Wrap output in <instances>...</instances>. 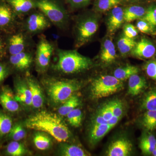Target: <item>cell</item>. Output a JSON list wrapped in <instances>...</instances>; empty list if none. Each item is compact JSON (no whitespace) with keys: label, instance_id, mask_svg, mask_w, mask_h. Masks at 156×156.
Returning <instances> with one entry per match:
<instances>
[{"label":"cell","instance_id":"1","mask_svg":"<svg viewBox=\"0 0 156 156\" xmlns=\"http://www.w3.org/2000/svg\"><path fill=\"white\" fill-rule=\"evenodd\" d=\"M25 125L29 129L47 133L58 142H66L70 137V131L64 121L50 112L37 113L27 119Z\"/></svg>","mask_w":156,"mask_h":156},{"label":"cell","instance_id":"2","mask_svg":"<svg viewBox=\"0 0 156 156\" xmlns=\"http://www.w3.org/2000/svg\"><path fill=\"white\" fill-rule=\"evenodd\" d=\"M58 61L53 66L57 71L65 74H74L88 69L92 65L88 57L76 50H58Z\"/></svg>","mask_w":156,"mask_h":156},{"label":"cell","instance_id":"3","mask_svg":"<svg viewBox=\"0 0 156 156\" xmlns=\"http://www.w3.org/2000/svg\"><path fill=\"white\" fill-rule=\"evenodd\" d=\"M47 94L52 102L61 104L80 88V84L76 81L48 78L44 80Z\"/></svg>","mask_w":156,"mask_h":156},{"label":"cell","instance_id":"4","mask_svg":"<svg viewBox=\"0 0 156 156\" xmlns=\"http://www.w3.org/2000/svg\"><path fill=\"white\" fill-rule=\"evenodd\" d=\"M123 87L122 81L114 76H100L92 82L90 89L91 97L94 99L108 97L119 92Z\"/></svg>","mask_w":156,"mask_h":156},{"label":"cell","instance_id":"5","mask_svg":"<svg viewBox=\"0 0 156 156\" xmlns=\"http://www.w3.org/2000/svg\"><path fill=\"white\" fill-rule=\"evenodd\" d=\"M36 7L50 22L58 27L62 26L67 20V14L63 9L51 0H38Z\"/></svg>","mask_w":156,"mask_h":156},{"label":"cell","instance_id":"6","mask_svg":"<svg viewBox=\"0 0 156 156\" xmlns=\"http://www.w3.org/2000/svg\"><path fill=\"white\" fill-rule=\"evenodd\" d=\"M98 23L96 19L89 17L83 20L77 27V42L79 46L83 45L97 32Z\"/></svg>","mask_w":156,"mask_h":156},{"label":"cell","instance_id":"7","mask_svg":"<svg viewBox=\"0 0 156 156\" xmlns=\"http://www.w3.org/2000/svg\"><path fill=\"white\" fill-rule=\"evenodd\" d=\"M53 51V45L46 39H41L39 42L37 48L36 62L37 67L41 71H44L49 66Z\"/></svg>","mask_w":156,"mask_h":156},{"label":"cell","instance_id":"8","mask_svg":"<svg viewBox=\"0 0 156 156\" xmlns=\"http://www.w3.org/2000/svg\"><path fill=\"white\" fill-rule=\"evenodd\" d=\"M132 144L130 140L121 138L113 141L108 148L107 155L108 156H127L131 154Z\"/></svg>","mask_w":156,"mask_h":156},{"label":"cell","instance_id":"9","mask_svg":"<svg viewBox=\"0 0 156 156\" xmlns=\"http://www.w3.org/2000/svg\"><path fill=\"white\" fill-rule=\"evenodd\" d=\"M49 21L50 20L43 13H34L30 15L27 20V29L31 33L39 32L50 27Z\"/></svg>","mask_w":156,"mask_h":156},{"label":"cell","instance_id":"10","mask_svg":"<svg viewBox=\"0 0 156 156\" xmlns=\"http://www.w3.org/2000/svg\"><path fill=\"white\" fill-rule=\"evenodd\" d=\"M26 81L31 91L32 106L34 108H41L44 103V96L41 88L37 82L29 74H27Z\"/></svg>","mask_w":156,"mask_h":156},{"label":"cell","instance_id":"11","mask_svg":"<svg viewBox=\"0 0 156 156\" xmlns=\"http://www.w3.org/2000/svg\"><path fill=\"white\" fill-rule=\"evenodd\" d=\"M156 48L151 42L145 38H142L131 51L132 55L140 58H149L154 55Z\"/></svg>","mask_w":156,"mask_h":156},{"label":"cell","instance_id":"12","mask_svg":"<svg viewBox=\"0 0 156 156\" xmlns=\"http://www.w3.org/2000/svg\"><path fill=\"white\" fill-rule=\"evenodd\" d=\"M15 97L18 102L26 106H32L31 91L26 80L25 81L20 80L17 82Z\"/></svg>","mask_w":156,"mask_h":156},{"label":"cell","instance_id":"13","mask_svg":"<svg viewBox=\"0 0 156 156\" xmlns=\"http://www.w3.org/2000/svg\"><path fill=\"white\" fill-rule=\"evenodd\" d=\"M0 103L6 110L12 112L19 110V105L15 99V95L11 89L5 88L0 95Z\"/></svg>","mask_w":156,"mask_h":156},{"label":"cell","instance_id":"14","mask_svg":"<svg viewBox=\"0 0 156 156\" xmlns=\"http://www.w3.org/2000/svg\"><path fill=\"white\" fill-rule=\"evenodd\" d=\"M124 10L121 7L116 6L112 9L108 21V29L110 33H113L124 22Z\"/></svg>","mask_w":156,"mask_h":156},{"label":"cell","instance_id":"15","mask_svg":"<svg viewBox=\"0 0 156 156\" xmlns=\"http://www.w3.org/2000/svg\"><path fill=\"white\" fill-rule=\"evenodd\" d=\"M112 129L108 123L92 125L89 130V140L91 144L94 145L99 142Z\"/></svg>","mask_w":156,"mask_h":156},{"label":"cell","instance_id":"16","mask_svg":"<svg viewBox=\"0 0 156 156\" xmlns=\"http://www.w3.org/2000/svg\"><path fill=\"white\" fill-rule=\"evenodd\" d=\"M128 79V92L131 96L139 95L146 87L147 82L145 79L137 74L133 75Z\"/></svg>","mask_w":156,"mask_h":156},{"label":"cell","instance_id":"17","mask_svg":"<svg viewBox=\"0 0 156 156\" xmlns=\"http://www.w3.org/2000/svg\"><path fill=\"white\" fill-rule=\"evenodd\" d=\"M10 60L14 67L20 70H24L30 67L33 58L30 54L23 51L15 55H11Z\"/></svg>","mask_w":156,"mask_h":156},{"label":"cell","instance_id":"18","mask_svg":"<svg viewBox=\"0 0 156 156\" xmlns=\"http://www.w3.org/2000/svg\"><path fill=\"white\" fill-rule=\"evenodd\" d=\"M101 61L106 64L111 63L116 58V52L112 41L106 39L104 42L100 56Z\"/></svg>","mask_w":156,"mask_h":156},{"label":"cell","instance_id":"19","mask_svg":"<svg viewBox=\"0 0 156 156\" xmlns=\"http://www.w3.org/2000/svg\"><path fill=\"white\" fill-rule=\"evenodd\" d=\"M9 51L11 55H15L24 51L25 41L21 34H16L9 40Z\"/></svg>","mask_w":156,"mask_h":156},{"label":"cell","instance_id":"20","mask_svg":"<svg viewBox=\"0 0 156 156\" xmlns=\"http://www.w3.org/2000/svg\"><path fill=\"white\" fill-rule=\"evenodd\" d=\"M145 9L139 6H131L124 10V20L130 23L137 19L142 18L145 15Z\"/></svg>","mask_w":156,"mask_h":156},{"label":"cell","instance_id":"21","mask_svg":"<svg viewBox=\"0 0 156 156\" xmlns=\"http://www.w3.org/2000/svg\"><path fill=\"white\" fill-rule=\"evenodd\" d=\"M33 141L37 148L41 151L47 150L52 144L50 135L42 131H38L34 134Z\"/></svg>","mask_w":156,"mask_h":156},{"label":"cell","instance_id":"22","mask_svg":"<svg viewBox=\"0 0 156 156\" xmlns=\"http://www.w3.org/2000/svg\"><path fill=\"white\" fill-rule=\"evenodd\" d=\"M156 145V139L153 134H145L140 140V148L142 153L147 155L152 154Z\"/></svg>","mask_w":156,"mask_h":156},{"label":"cell","instance_id":"23","mask_svg":"<svg viewBox=\"0 0 156 156\" xmlns=\"http://www.w3.org/2000/svg\"><path fill=\"white\" fill-rule=\"evenodd\" d=\"M80 104V98L77 95H73L62 103L58 109V113L61 116H66Z\"/></svg>","mask_w":156,"mask_h":156},{"label":"cell","instance_id":"24","mask_svg":"<svg viewBox=\"0 0 156 156\" xmlns=\"http://www.w3.org/2000/svg\"><path fill=\"white\" fill-rule=\"evenodd\" d=\"M13 9L17 13H27L36 7V3L33 0H9Z\"/></svg>","mask_w":156,"mask_h":156},{"label":"cell","instance_id":"25","mask_svg":"<svg viewBox=\"0 0 156 156\" xmlns=\"http://www.w3.org/2000/svg\"><path fill=\"white\" fill-rule=\"evenodd\" d=\"M139 69L134 66L127 65L115 70L114 76L121 81L129 79L131 76L138 73Z\"/></svg>","mask_w":156,"mask_h":156},{"label":"cell","instance_id":"26","mask_svg":"<svg viewBox=\"0 0 156 156\" xmlns=\"http://www.w3.org/2000/svg\"><path fill=\"white\" fill-rule=\"evenodd\" d=\"M60 154L63 156H87L89 154L83 148L74 145L63 144L60 149Z\"/></svg>","mask_w":156,"mask_h":156},{"label":"cell","instance_id":"27","mask_svg":"<svg viewBox=\"0 0 156 156\" xmlns=\"http://www.w3.org/2000/svg\"><path fill=\"white\" fill-rule=\"evenodd\" d=\"M140 107L144 110H156V89L151 90L146 94Z\"/></svg>","mask_w":156,"mask_h":156},{"label":"cell","instance_id":"28","mask_svg":"<svg viewBox=\"0 0 156 156\" xmlns=\"http://www.w3.org/2000/svg\"><path fill=\"white\" fill-rule=\"evenodd\" d=\"M136 44L134 39L130 38L128 37H121L117 43L118 48L122 55H126L133 50Z\"/></svg>","mask_w":156,"mask_h":156},{"label":"cell","instance_id":"29","mask_svg":"<svg viewBox=\"0 0 156 156\" xmlns=\"http://www.w3.org/2000/svg\"><path fill=\"white\" fill-rule=\"evenodd\" d=\"M143 126L146 130L153 131L156 129V110L147 111L142 120Z\"/></svg>","mask_w":156,"mask_h":156},{"label":"cell","instance_id":"30","mask_svg":"<svg viewBox=\"0 0 156 156\" xmlns=\"http://www.w3.org/2000/svg\"><path fill=\"white\" fill-rule=\"evenodd\" d=\"M121 2L122 0H97L95 9L98 12H105L118 6Z\"/></svg>","mask_w":156,"mask_h":156},{"label":"cell","instance_id":"31","mask_svg":"<svg viewBox=\"0 0 156 156\" xmlns=\"http://www.w3.org/2000/svg\"><path fill=\"white\" fill-rule=\"evenodd\" d=\"M7 152L12 156H21L26 153L24 146L18 141H12L9 144L7 148Z\"/></svg>","mask_w":156,"mask_h":156},{"label":"cell","instance_id":"32","mask_svg":"<svg viewBox=\"0 0 156 156\" xmlns=\"http://www.w3.org/2000/svg\"><path fill=\"white\" fill-rule=\"evenodd\" d=\"M67 121L73 127H79L80 126L83 119V113L80 109L76 108L66 115Z\"/></svg>","mask_w":156,"mask_h":156},{"label":"cell","instance_id":"33","mask_svg":"<svg viewBox=\"0 0 156 156\" xmlns=\"http://www.w3.org/2000/svg\"><path fill=\"white\" fill-rule=\"evenodd\" d=\"M12 128L11 119L7 115L0 113V135L10 133Z\"/></svg>","mask_w":156,"mask_h":156},{"label":"cell","instance_id":"34","mask_svg":"<svg viewBox=\"0 0 156 156\" xmlns=\"http://www.w3.org/2000/svg\"><path fill=\"white\" fill-rule=\"evenodd\" d=\"M12 18V13L11 9L5 5H0V26L8 25Z\"/></svg>","mask_w":156,"mask_h":156},{"label":"cell","instance_id":"35","mask_svg":"<svg viewBox=\"0 0 156 156\" xmlns=\"http://www.w3.org/2000/svg\"><path fill=\"white\" fill-rule=\"evenodd\" d=\"M10 137L13 140L19 141L24 138L26 135L25 130L21 125L17 124L12 127L10 132Z\"/></svg>","mask_w":156,"mask_h":156},{"label":"cell","instance_id":"36","mask_svg":"<svg viewBox=\"0 0 156 156\" xmlns=\"http://www.w3.org/2000/svg\"><path fill=\"white\" fill-rule=\"evenodd\" d=\"M136 26L137 29L143 33L151 34L154 32V27L151 25L143 18H141L137 21Z\"/></svg>","mask_w":156,"mask_h":156},{"label":"cell","instance_id":"37","mask_svg":"<svg viewBox=\"0 0 156 156\" xmlns=\"http://www.w3.org/2000/svg\"><path fill=\"white\" fill-rule=\"evenodd\" d=\"M153 26H156V7H150L146 12L145 15L143 17Z\"/></svg>","mask_w":156,"mask_h":156},{"label":"cell","instance_id":"38","mask_svg":"<svg viewBox=\"0 0 156 156\" xmlns=\"http://www.w3.org/2000/svg\"><path fill=\"white\" fill-rule=\"evenodd\" d=\"M110 103L113 116L121 118L123 114L122 104L118 100L111 101Z\"/></svg>","mask_w":156,"mask_h":156},{"label":"cell","instance_id":"39","mask_svg":"<svg viewBox=\"0 0 156 156\" xmlns=\"http://www.w3.org/2000/svg\"><path fill=\"white\" fill-rule=\"evenodd\" d=\"M101 114L105 121L108 122L113 116L110 102L106 104L99 110Z\"/></svg>","mask_w":156,"mask_h":156},{"label":"cell","instance_id":"40","mask_svg":"<svg viewBox=\"0 0 156 156\" xmlns=\"http://www.w3.org/2000/svg\"><path fill=\"white\" fill-rule=\"evenodd\" d=\"M123 30L125 36L130 38L134 39L138 35V31L136 27L130 23L126 24L124 26Z\"/></svg>","mask_w":156,"mask_h":156},{"label":"cell","instance_id":"41","mask_svg":"<svg viewBox=\"0 0 156 156\" xmlns=\"http://www.w3.org/2000/svg\"><path fill=\"white\" fill-rule=\"evenodd\" d=\"M144 68L147 75L151 79L156 80V61L147 62Z\"/></svg>","mask_w":156,"mask_h":156},{"label":"cell","instance_id":"42","mask_svg":"<svg viewBox=\"0 0 156 156\" xmlns=\"http://www.w3.org/2000/svg\"><path fill=\"white\" fill-rule=\"evenodd\" d=\"M108 122L105 121L103 117L101 114L100 112L98 111V113L94 117V119L92 121V125H99V124H107Z\"/></svg>","mask_w":156,"mask_h":156},{"label":"cell","instance_id":"43","mask_svg":"<svg viewBox=\"0 0 156 156\" xmlns=\"http://www.w3.org/2000/svg\"><path fill=\"white\" fill-rule=\"evenodd\" d=\"M89 0H68L69 2L73 7H80L87 5Z\"/></svg>","mask_w":156,"mask_h":156},{"label":"cell","instance_id":"44","mask_svg":"<svg viewBox=\"0 0 156 156\" xmlns=\"http://www.w3.org/2000/svg\"><path fill=\"white\" fill-rule=\"evenodd\" d=\"M7 75V70L5 66L0 64V83L4 80Z\"/></svg>","mask_w":156,"mask_h":156},{"label":"cell","instance_id":"45","mask_svg":"<svg viewBox=\"0 0 156 156\" xmlns=\"http://www.w3.org/2000/svg\"><path fill=\"white\" fill-rule=\"evenodd\" d=\"M120 119H121V118H119V117L113 116L112 118L108 121V124L112 128L117 125V123H118Z\"/></svg>","mask_w":156,"mask_h":156},{"label":"cell","instance_id":"46","mask_svg":"<svg viewBox=\"0 0 156 156\" xmlns=\"http://www.w3.org/2000/svg\"><path fill=\"white\" fill-rule=\"evenodd\" d=\"M3 50H4V47H3L2 40H1V38H0V58L2 57L3 55Z\"/></svg>","mask_w":156,"mask_h":156},{"label":"cell","instance_id":"47","mask_svg":"<svg viewBox=\"0 0 156 156\" xmlns=\"http://www.w3.org/2000/svg\"><path fill=\"white\" fill-rule=\"evenodd\" d=\"M152 154V155L154 156H156V145L155 147L154 148V149L153 152Z\"/></svg>","mask_w":156,"mask_h":156}]
</instances>
